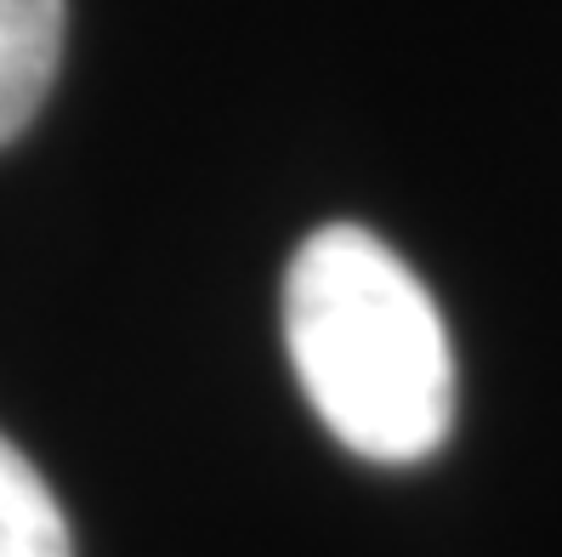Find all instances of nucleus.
<instances>
[{"label": "nucleus", "mask_w": 562, "mask_h": 557, "mask_svg": "<svg viewBox=\"0 0 562 557\" xmlns=\"http://www.w3.org/2000/svg\"><path fill=\"white\" fill-rule=\"evenodd\" d=\"M284 347L307 404L352 455L426 461L454 427V347L426 285L370 227L329 222L284 274Z\"/></svg>", "instance_id": "nucleus-1"}, {"label": "nucleus", "mask_w": 562, "mask_h": 557, "mask_svg": "<svg viewBox=\"0 0 562 557\" xmlns=\"http://www.w3.org/2000/svg\"><path fill=\"white\" fill-rule=\"evenodd\" d=\"M63 57V0H0V143L41 114Z\"/></svg>", "instance_id": "nucleus-2"}, {"label": "nucleus", "mask_w": 562, "mask_h": 557, "mask_svg": "<svg viewBox=\"0 0 562 557\" xmlns=\"http://www.w3.org/2000/svg\"><path fill=\"white\" fill-rule=\"evenodd\" d=\"M0 557H75L57 495L7 433H0Z\"/></svg>", "instance_id": "nucleus-3"}]
</instances>
